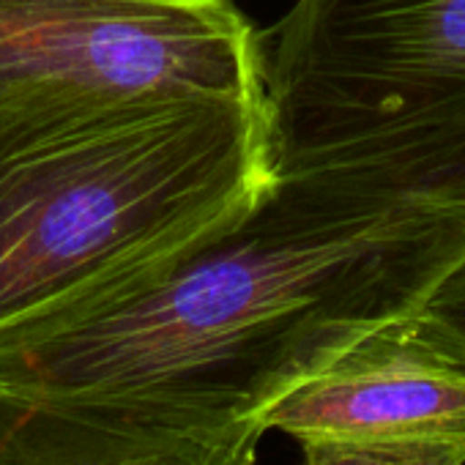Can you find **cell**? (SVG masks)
I'll list each match as a JSON object with an SVG mask.
<instances>
[{
  "mask_svg": "<svg viewBox=\"0 0 465 465\" xmlns=\"http://www.w3.org/2000/svg\"><path fill=\"white\" fill-rule=\"evenodd\" d=\"M272 181L263 99L0 107V331L137 280Z\"/></svg>",
  "mask_w": 465,
  "mask_h": 465,
  "instance_id": "obj_2",
  "label": "cell"
},
{
  "mask_svg": "<svg viewBox=\"0 0 465 465\" xmlns=\"http://www.w3.org/2000/svg\"><path fill=\"white\" fill-rule=\"evenodd\" d=\"M258 430L293 440L465 446V370L424 345L408 321L345 348L274 400Z\"/></svg>",
  "mask_w": 465,
  "mask_h": 465,
  "instance_id": "obj_5",
  "label": "cell"
},
{
  "mask_svg": "<svg viewBox=\"0 0 465 465\" xmlns=\"http://www.w3.org/2000/svg\"><path fill=\"white\" fill-rule=\"evenodd\" d=\"M274 178L465 213V0H296L263 42Z\"/></svg>",
  "mask_w": 465,
  "mask_h": 465,
  "instance_id": "obj_3",
  "label": "cell"
},
{
  "mask_svg": "<svg viewBox=\"0 0 465 465\" xmlns=\"http://www.w3.org/2000/svg\"><path fill=\"white\" fill-rule=\"evenodd\" d=\"M465 255V213H370L274 178L137 280L0 331V389L189 438L258 416L345 348L408 321Z\"/></svg>",
  "mask_w": 465,
  "mask_h": 465,
  "instance_id": "obj_1",
  "label": "cell"
},
{
  "mask_svg": "<svg viewBox=\"0 0 465 465\" xmlns=\"http://www.w3.org/2000/svg\"><path fill=\"white\" fill-rule=\"evenodd\" d=\"M258 443L156 432L0 389V465H255Z\"/></svg>",
  "mask_w": 465,
  "mask_h": 465,
  "instance_id": "obj_6",
  "label": "cell"
},
{
  "mask_svg": "<svg viewBox=\"0 0 465 465\" xmlns=\"http://www.w3.org/2000/svg\"><path fill=\"white\" fill-rule=\"evenodd\" d=\"M263 99L232 0H0V107Z\"/></svg>",
  "mask_w": 465,
  "mask_h": 465,
  "instance_id": "obj_4",
  "label": "cell"
},
{
  "mask_svg": "<svg viewBox=\"0 0 465 465\" xmlns=\"http://www.w3.org/2000/svg\"><path fill=\"white\" fill-rule=\"evenodd\" d=\"M299 465H465L457 443H353L304 440Z\"/></svg>",
  "mask_w": 465,
  "mask_h": 465,
  "instance_id": "obj_8",
  "label": "cell"
},
{
  "mask_svg": "<svg viewBox=\"0 0 465 465\" xmlns=\"http://www.w3.org/2000/svg\"><path fill=\"white\" fill-rule=\"evenodd\" d=\"M408 323L424 345L465 370V255L432 285Z\"/></svg>",
  "mask_w": 465,
  "mask_h": 465,
  "instance_id": "obj_7",
  "label": "cell"
}]
</instances>
